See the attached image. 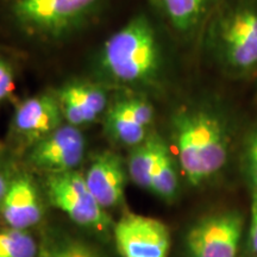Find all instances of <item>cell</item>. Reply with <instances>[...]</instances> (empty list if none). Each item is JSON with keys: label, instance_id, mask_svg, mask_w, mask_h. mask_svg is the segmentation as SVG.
I'll use <instances>...</instances> for the list:
<instances>
[{"label": "cell", "instance_id": "cell-1", "mask_svg": "<svg viewBox=\"0 0 257 257\" xmlns=\"http://www.w3.org/2000/svg\"><path fill=\"white\" fill-rule=\"evenodd\" d=\"M173 140L184 175L193 186L216 175L226 163V133L210 112H179L173 119Z\"/></svg>", "mask_w": 257, "mask_h": 257}, {"label": "cell", "instance_id": "cell-2", "mask_svg": "<svg viewBox=\"0 0 257 257\" xmlns=\"http://www.w3.org/2000/svg\"><path fill=\"white\" fill-rule=\"evenodd\" d=\"M160 51L155 32L144 16H136L106 41L102 68L123 83L149 81L159 68Z\"/></svg>", "mask_w": 257, "mask_h": 257}, {"label": "cell", "instance_id": "cell-3", "mask_svg": "<svg viewBox=\"0 0 257 257\" xmlns=\"http://www.w3.org/2000/svg\"><path fill=\"white\" fill-rule=\"evenodd\" d=\"M46 181L48 200L54 207L80 226L98 233L107 232L111 218L89 191L85 174L75 169L48 174Z\"/></svg>", "mask_w": 257, "mask_h": 257}, {"label": "cell", "instance_id": "cell-4", "mask_svg": "<svg viewBox=\"0 0 257 257\" xmlns=\"http://www.w3.org/2000/svg\"><path fill=\"white\" fill-rule=\"evenodd\" d=\"M102 0H15L12 12L23 27L49 36L68 31L88 17Z\"/></svg>", "mask_w": 257, "mask_h": 257}, {"label": "cell", "instance_id": "cell-5", "mask_svg": "<svg viewBox=\"0 0 257 257\" xmlns=\"http://www.w3.org/2000/svg\"><path fill=\"white\" fill-rule=\"evenodd\" d=\"M217 43L224 62L234 70L246 72L257 66V9L239 5L221 18Z\"/></svg>", "mask_w": 257, "mask_h": 257}, {"label": "cell", "instance_id": "cell-6", "mask_svg": "<svg viewBox=\"0 0 257 257\" xmlns=\"http://www.w3.org/2000/svg\"><path fill=\"white\" fill-rule=\"evenodd\" d=\"M243 217L236 211L213 213L198 220L186 234L188 257H236Z\"/></svg>", "mask_w": 257, "mask_h": 257}, {"label": "cell", "instance_id": "cell-7", "mask_svg": "<svg viewBox=\"0 0 257 257\" xmlns=\"http://www.w3.org/2000/svg\"><path fill=\"white\" fill-rule=\"evenodd\" d=\"M113 237L120 257H168L172 244L163 221L131 212L114 224Z\"/></svg>", "mask_w": 257, "mask_h": 257}, {"label": "cell", "instance_id": "cell-8", "mask_svg": "<svg viewBox=\"0 0 257 257\" xmlns=\"http://www.w3.org/2000/svg\"><path fill=\"white\" fill-rule=\"evenodd\" d=\"M86 140L78 126L62 124L54 133L31 147L29 162L47 174L78 168L85 156Z\"/></svg>", "mask_w": 257, "mask_h": 257}, {"label": "cell", "instance_id": "cell-9", "mask_svg": "<svg viewBox=\"0 0 257 257\" xmlns=\"http://www.w3.org/2000/svg\"><path fill=\"white\" fill-rule=\"evenodd\" d=\"M63 120L56 94H40L25 99L16 107L12 128L22 142L32 147L59 128Z\"/></svg>", "mask_w": 257, "mask_h": 257}, {"label": "cell", "instance_id": "cell-10", "mask_svg": "<svg viewBox=\"0 0 257 257\" xmlns=\"http://www.w3.org/2000/svg\"><path fill=\"white\" fill-rule=\"evenodd\" d=\"M0 216L6 226L21 230H30L42 220V198L31 176L21 174L12 178L0 200Z\"/></svg>", "mask_w": 257, "mask_h": 257}, {"label": "cell", "instance_id": "cell-11", "mask_svg": "<svg viewBox=\"0 0 257 257\" xmlns=\"http://www.w3.org/2000/svg\"><path fill=\"white\" fill-rule=\"evenodd\" d=\"M154 120V108L141 98L121 99L106 111L107 133L118 143L136 147L148 137L147 130Z\"/></svg>", "mask_w": 257, "mask_h": 257}, {"label": "cell", "instance_id": "cell-12", "mask_svg": "<svg viewBox=\"0 0 257 257\" xmlns=\"http://www.w3.org/2000/svg\"><path fill=\"white\" fill-rule=\"evenodd\" d=\"M126 172L121 157L112 152L98 154L86 170V184L105 210L124 201Z\"/></svg>", "mask_w": 257, "mask_h": 257}, {"label": "cell", "instance_id": "cell-13", "mask_svg": "<svg viewBox=\"0 0 257 257\" xmlns=\"http://www.w3.org/2000/svg\"><path fill=\"white\" fill-rule=\"evenodd\" d=\"M64 120L74 126H81L96 120L106 111L107 96L99 86L87 82L64 85L56 93Z\"/></svg>", "mask_w": 257, "mask_h": 257}, {"label": "cell", "instance_id": "cell-14", "mask_svg": "<svg viewBox=\"0 0 257 257\" xmlns=\"http://www.w3.org/2000/svg\"><path fill=\"white\" fill-rule=\"evenodd\" d=\"M165 144L162 138L152 135L133 148L126 168L133 182L138 187L149 189L154 165Z\"/></svg>", "mask_w": 257, "mask_h": 257}, {"label": "cell", "instance_id": "cell-15", "mask_svg": "<svg viewBox=\"0 0 257 257\" xmlns=\"http://www.w3.org/2000/svg\"><path fill=\"white\" fill-rule=\"evenodd\" d=\"M208 0H157L166 17L176 30L191 31L205 14Z\"/></svg>", "mask_w": 257, "mask_h": 257}, {"label": "cell", "instance_id": "cell-16", "mask_svg": "<svg viewBox=\"0 0 257 257\" xmlns=\"http://www.w3.org/2000/svg\"><path fill=\"white\" fill-rule=\"evenodd\" d=\"M179 186L178 172L167 144L162 147L154 165L149 191L166 201H172L176 197Z\"/></svg>", "mask_w": 257, "mask_h": 257}, {"label": "cell", "instance_id": "cell-17", "mask_svg": "<svg viewBox=\"0 0 257 257\" xmlns=\"http://www.w3.org/2000/svg\"><path fill=\"white\" fill-rule=\"evenodd\" d=\"M37 257H104L88 243L68 234H50L40 243Z\"/></svg>", "mask_w": 257, "mask_h": 257}, {"label": "cell", "instance_id": "cell-18", "mask_svg": "<svg viewBox=\"0 0 257 257\" xmlns=\"http://www.w3.org/2000/svg\"><path fill=\"white\" fill-rule=\"evenodd\" d=\"M40 243L29 230H0V257H37Z\"/></svg>", "mask_w": 257, "mask_h": 257}, {"label": "cell", "instance_id": "cell-19", "mask_svg": "<svg viewBox=\"0 0 257 257\" xmlns=\"http://www.w3.org/2000/svg\"><path fill=\"white\" fill-rule=\"evenodd\" d=\"M15 89L14 73L10 66L0 60V102H3L11 95Z\"/></svg>", "mask_w": 257, "mask_h": 257}, {"label": "cell", "instance_id": "cell-20", "mask_svg": "<svg viewBox=\"0 0 257 257\" xmlns=\"http://www.w3.org/2000/svg\"><path fill=\"white\" fill-rule=\"evenodd\" d=\"M14 175L10 173V165L6 150L4 146L0 143V200L4 197L5 192L8 191L10 182H11Z\"/></svg>", "mask_w": 257, "mask_h": 257}, {"label": "cell", "instance_id": "cell-21", "mask_svg": "<svg viewBox=\"0 0 257 257\" xmlns=\"http://www.w3.org/2000/svg\"><path fill=\"white\" fill-rule=\"evenodd\" d=\"M249 239L252 251L257 253V188L253 189L251 198V214H250Z\"/></svg>", "mask_w": 257, "mask_h": 257}, {"label": "cell", "instance_id": "cell-22", "mask_svg": "<svg viewBox=\"0 0 257 257\" xmlns=\"http://www.w3.org/2000/svg\"><path fill=\"white\" fill-rule=\"evenodd\" d=\"M246 160H248L250 176L257 188V135H253L250 138L246 149Z\"/></svg>", "mask_w": 257, "mask_h": 257}]
</instances>
